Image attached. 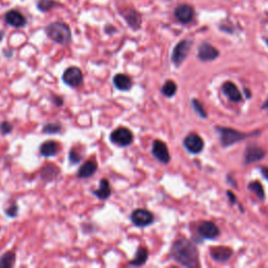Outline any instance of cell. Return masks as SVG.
<instances>
[{
    "label": "cell",
    "instance_id": "obj_1",
    "mask_svg": "<svg viewBox=\"0 0 268 268\" xmlns=\"http://www.w3.org/2000/svg\"><path fill=\"white\" fill-rule=\"evenodd\" d=\"M171 256L181 266L190 268L200 267L199 252L194 242L189 239H180L173 243Z\"/></svg>",
    "mask_w": 268,
    "mask_h": 268
},
{
    "label": "cell",
    "instance_id": "obj_2",
    "mask_svg": "<svg viewBox=\"0 0 268 268\" xmlns=\"http://www.w3.org/2000/svg\"><path fill=\"white\" fill-rule=\"evenodd\" d=\"M45 33L51 41L58 44L67 45L71 42V30L69 26L60 21L48 24L45 27Z\"/></svg>",
    "mask_w": 268,
    "mask_h": 268
},
{
    "label": "cell",
    "instance_id": "obj_3",
    "mask_svg": "<svg viewBox=\"0 0 268 268\" xmlns=\"http://www.w3.org/2000/svg\"><path fill=\"white\" fill-rule=\"evenodd\" d=\"M216 130L220 135V142L222 147L228 148L231 147L235 144H237L244 139L253 137V136H258L260 134L259 131L256 132H251V133H244L240 132L238 130L232 129V128H225V127H216Z\"/></svg>",
    "mask_w": 268,
    "mask_h": 268
},
{
    "label": "cell",
    "instance_id": "obj_4",
    "mask_svg": "<svg viewBox=\"0 0 268 268\" xmlns=\"http://www.w3.org/2000/svg\"><path fill=\"white\" fill-rule=\"evenodd\" d=\"M193 41L190 39H186L180 41L178 44L173 49L172 52V62L174 63L175 66H180L182 62H184L190 52V49L192 47Z\"/></svg>",
    "mask_w": 268,
    "mask_h": 268
},
{
    "label": "cell",
    "instance_id": "obj_5",
    "mask_svg": "<svg viewBox=\"0 0 268 268\" xmlns=\"http://www.w3.org/2000/svg\"><path fill=\"white\" fill-rule=\"evenodd\" d=\"M110 141L117 146L127 147L133 142V134L129 129H127L125 127H121L117 128L111 133Z\"/></svg>",
    "mask_w": 268,
    "mask_h": 268
},
{
    "label": "cell",
    "instance_id": "obj_6",
    "mask_svg": "<svg viewBox=\"0 0 268 268\" xmlns=\"http://www.w3.org/2000/svg\"><path fill=\"white\" fill-rule=\"evenodd\" d=\"M121 15L124 17L127 24L129 25L133 30L141 28L143 23L142 14L133 7H126L121 10Z\"/></svg>",
    "mask_w": 268,
    "mask_h": 268
},
{
    "label": "cell",
    "instance_id": "obj_7",
    "mask_svg": "<svg viewBox=\"0 0 268 268\" xmlns=\"http://www.w3.org/2000/svg\"><path fill=\"white\" fill-rule=\"evenodd\" d=\"M83 72L80 68L72 66L67 68L63 73L62 80L68 86L71 87H79L83 83Z\"/></svg>",
    "mask_w": 268,
    "mask_h": 268
},
{
    "label": "cell",
    "instance_id": "obj_8",
    "mask_svg": "<svg viewBox=\"0 0 268 268\" xmlns=\"http://www.w3.org/2000/svg\"><path fill=\"white\" fill-rule=\"evenodd\" d=\"M131 221L135 227L145 228L153 223L154 216L151 212L145 209H137L131 214Z\"/></svg>",
    "mask_w": 268,
    "mask_h": 268
},
{
    "label": "cell",
    "instance_id": "obj_9",
    "mask_svg": "<svg viewBox=\"0 0 268 268\" xmlns=\"http://www.w3.org/2000/svg\"><path fill=\"white\" fill-rule=\"evenodd\" d=\"M184 146L188 151L192 154H199L205 148V142L196 133H190L184 139Z\"/></svg>",
    "mask_w": 268,
    "mask_h": 268
},
{
    "label": "cell",
    "instance_id": "obj_10",
    "mask_svg": "<svg viewBox=\"0 0 268 268\" xmlns=\"http://www.w3.org/2000/svg\"><path fill=\"white\" fill-rule=\"evenodd\" d=\"M220 55V52L217 48L214 47L212 44L208 42H202L198 47L197 57L202 62H210L217 59Z\"/></svg>",
    "mask_w": 268,
    "mask_h": 268
},
{
    "label": "cell",
    "instance_id": "obj_11",
    "mask_svg": "<svg viewBox=\"0 0 268 268\" xmlns=\"http://www.w3.org/2000/svg\"><path fill=\"white\" fill-rule=\"evenodd\" d=\"M197 231H198V235L200 236V237H202L203 239H210V240L216 239L220 234V231H219L217 225L212 221L201 222L199 224Z\"/></svg>",
    "mask_w": 268,
    "mask_h": 268
},
{
    "label": "cell",
    "instance_id": "obj_12",
    "mask_svg": "<svg viewBox=\"0 0 268 268\" xmlns=\"http://www.w3.org/2000/svg\"><path fill=\"white\" fill-rule=\"evenodd\" d=\"M265 155L266 153L261 147L257 145H249L245 150L244 164L250 165L253 163L260 162V160H262L265 157Z\"/></svg>",
    "mask_w": 268,
    "mask_h": 268
},
{
    "label": "cell",
    "instance_id": "obj_13",
    "mask_svg": "<svg viewBox=\"0 0 268 268\" xmlns=\"http://www.w3.org/2000/svg\"><path fill=\"white\" fill-rule=\"evenodd\" d=\"M152 154L158 160V162H160L162 164L170 163L171 155L169 153L168 147L164 142L159 141V139L154 141L152 145Z\"/></svg>",
    "mask_w": 268,
    "mask_h": 268
},
{
    "label": "cell",
    "instance_id": "obj_14",
    "mask_svg": "<svg viewBox=\"0 0 268 268\" xmlns=\"http://www.w3.org/2000/svg\"><path fill=\"white\" fill-rule=\"evenodd\" d=\"M4 21L8 25L16 28L23 27L27 23L26 18L23 16L22 13H20L17 9L7 10L4 15Z\"/></svg>",
    "mask_w": 268,
    "mask_h": 268
},
{
    "label": "cell",
    "instance_id": "obj_15",
    "mask_svg": "<svg viewBox=\"0 0 268 268\" xmlns=\"http://www.w3.org/2000/svg\"><path fill=\"white\" fill-rule=\"evenodd\" d=\"M174 14L180 23L188 24L194 18V8L187 3L180 4L175 8Z\"/></svg>",
    "mask_w": 268,
    "mask_h": 268
},
{
    "label": "cell",
    "instance_id": "obj_16",
    "mask_svg": "<svg viewBox=\"0 0 268 268\" xmlns=\"http://www.w3.org/2000/svg\"><path fill=\"white\" fill-rule=\"evenodd\" d=\"M212 258L217 262H227L233 257V251L227 246H216L210 251Z\"/></svg>",
    "mask_w": 268,
    "mask_h": 268
},
{
    "label": "cell",
    "instance_id": "obj_17",
    "mask_svg": "<svg viewBox=\"0 0 268 268\" xmlns=\"http://www.w3.org/2000/svg\"><path fill=\"white\" fill-rule=\"evenodd\" d=\"M223 93L228 96L229 100L235 103H240L243 100V96L238 89V87L233 82H225L222 86Z\"/></svg>",
    "mask_w": 268,
    "mask_h": 268
},
{
    "label": "cell",
    "instance_id": "obj_18",
    "mask_svg": "<svg viewBox=\"0 0 268 268\" xmlns=\"http://www.w3.org/2000/svg\"><path fill=\"white\" fill-rule=\"evenodd\" d=\"M113 84L116 89L121 91H128L132 87V79L125 73H117L113 78Z\"/></svg>",
    "mask_w": 268,
    "mask_h": 268
},
{
    "label": "cell",
    "instance_id": "obj_19",
    "mask_svg": "<svg viewBox=\"0 0 268 268\" xmlns=\"http://www.w3.org/2000/svg\"><path fill=\"white\" fill-rule=\"evenodd\" d=\"M60 150V145L55 141H47L44 142L40 146V153L44 157H51L58 154Z\"/></svg>",
    "mask_w": 268,
    "mask_h": 268
},
{
    "label": "cell",
    "instance_id": "obj_20",
    "mask_svg": "<svg viewBox=\"0 0 268 268\" xmlns=\"http://www.w3.org/2000/svg\"><path fill=\"white\" fill-rule=\"evenodd\" d=\"M92 193H93V195H95L101 200L108 199L111 195V188H110V184H109L108 179H106V178L101 179L99 189L94 190Z\"/></svg>",
    "mask_w": 268,
    "mask_h": 268
},
{
    "label": "cell",
    "instance_id": "obj_21",
    "mask_svg": "<svg viewBox=\"0 0 268 268\" xmlns=\"http://www.w3.org/2000/svg\"><path fill=\"white\" fill-rule=\"evenodd\" d=\"M98 169V165H96L93 160H89L81 166V168L78 171V177L79 178H88L92 176Z\"/></svg>",
    "mask_w": 268,
    "mask_h": 268
},
{
    "label": "cell",
    "instance_id": "obj_22",
    "mask_svg": "<svg viewBox=\"0 0 268 268\" xmlns=\"http://www.w3.org/2000/svg\"><path fill=\"white\" fill-rule=\"evenodd\" d=\"M148 256H149V253L146 248H139L136 252L134 259L129 264L131 266H142L147 262Z\"/></svg>",
    "mask_w": 268,
    "mask_h": 268
},
{
    "label": "cell",
    "instance_id": "obj_23",
    "mask_svg": "<svg viewBox=\"0 0 268 268\" xmlns=\"http://www.w3.org/2000/svg\"><path fill=\"white\" fill-rule=\"evenodd\" d=\"M60 3L57 2L56 0H38L37 2V8L40 12L47 13L52 8H55L56 6H59Z\"/></svg>",
    "mask_w": 268,
    "mask_h": 268
},
{
    "label": "cell",
    "instance_id": "obj_24",
    "mask_svg": "<svg viewBox=\"0 0 268 268\" xmlns=\"http://www.w3.org/2000/svg\"><path fill=\"white\" fill-rule=\"evenodd\" d=\"M177 91V85L174 81L172 80H169L167 81L165 84H164V86L162 88V93L167 96V98H172V96L175 95Z\"/></svg>",
    "mask_w": 268,
    "mask_h": 268
},
{
    "label": "cell",
    "instance_id": "obj_25",
    "mask_svg": "<svg viewBox=\"0 0 268 268\" xmlns=\"http://www.w3.org/2000/svg\"><path fill=\"white\" fill-rule=\"evenodd\" d=\"M249 190L252 191L253 193L257 195L260 200H264L265 199V191L263 186L261 185V182L259 181H252L249 184Z\"/></svg>",
    "mask_w": 268,
    "mask_h": 268
},
{
    "label": "cell",
    "instance_id": "obj_26",
    "mask_svg": "<svg viewBox=\"0 0 268 268\" xmlns=\"http://www.w3.org/2000/svg\"><path fill=\"white\" fill-rule=\"evenodd\" d=\"M15 253L14 252H7L6 254L0 257V267L9 268L15 264Z\"/></svg>",
    "mask_w": 268,
    "mask_h": 268
},
{
    "label": "cell",
    "instance_id": "obj_27",
    "mask_svg": "<svg viewBox=\"0 0 268 268\" xmlns=\"http://www.w3.org/2000/svg\"><path fill=\"white\" fill-rule=\"evenodd\" d=\"M191 103H192L193 109L195 110V112H196L200 117H202V119H207V117H208V113L206 112L205 108H203L202 104H201L198 100H196V99H193Z\"/></svg>",
    "mask_w": 268,
    "mask_h": 268
},
{
    "label": "cell",
    "instance_id": "obj_28",
    "mask_svg": "<svg viewBox=\"0 0 268 268\" xmlns=\"http://www.w3.org/2000/svg\"><path fill=\"white\" fill-rule=\"evenodd\" d=\"M61 130H62V128H61L60 124H57V123L56 124L49 123L43 127V132L47 133V134H56V133L61 132Z\"/></svg>",
    "mask_w": 268,
    "mask_h": 268
},
{
    "label": "cell",
    "instance_id": "obj_29",
    "mask_svg": "<svg viewBox=\"0 0 268 268\" xmlns=\"http://www.w3.org/2000/svg\"><path fill=\"white\" fill-rule=\"evenodd\" d=\"M81 160H82V155L80 154V152L77 151V150L74 148H72L70 150V152H69V162H70V164L77 165V164H79L81 162Z\"/></svg>",
    "mask_w": 268,
    "mask_h": 268
},
{
    "label": "cell",
    "instance_id": "obj_30",
    "mask_svg": "<svg viewBox=\"0 0 268 268\" xmlns=\"http://www.w3.org/2000/svg\"><path fill=\"white\" fill-rule=\"evenodd\" d=\"M56 166H52V165H47L43 168V170H42V178L43 179H51L53 177H56L57 174L55 173H50V171L55 168Z\"/></svg>",
    "mask_w": 268,
    "mask_h": 268
},
{
    "label": "cell",
    "instance_id": "obj_31",
    "mask_svg": "<svg viewBox=\"0 0 268 268\" xmlns=\"http://www.w3.org/2000/svg\"><path fill=\"white\" fill-rule=\"evenodd\" d=\"M12 130H13V126L8 122H2L1 124H0V131H1L2 134H8Z\"/></svg>",
    "mask_w": 268,
    "mask_h": 268
},
{
    "label": "cell",
    "instance_id": "obj_32",
    "mask_svg": "<svg viewBox=\"0 0 268 268\" xmlns=\"http://www.w3.org/2000/svg\"><path fill=\"white\" fill-rule=\"evenodd\" d=\"M5 213H6V215H7L8 217H12V218L16 217V216H17V214H18V207H17L16 203H13V205L10 206V207L6 210Z\"/></svg>",
    "mask_w": 268,
    "mask_h": 268
},
{
    "label": "cell",
    "instance_id": "obj_33",
    "mask_svg": "<svg viewBox=\"0 0 268 268\" xmlns=\"http://www.w3.org/2000/svg\"><path fill=\"white\" fill-rule=\"evenodd\" d=\"M51 100H52V103L55 104L56 106H62L63 105V99L60 98V96H58V95H52Z\"/></svg>",
    "mask_w": 268,
    "mask_h": 268
},
{
    "label": "cell",
    "instance_id": "obj_34",
    "mask_svg": "<svg viewBox=\"0 0 268 268\" xmlns=\"http://www.w3.org/2000/svg\"><path fill=\"white\" fill-rule=\"evenodd\" d=\"M227 195H228V197H229V199H230L232 205H235V203L237 202V198H236V196L233 194V193L231 191H228L227 192Z\"/></svg>",
    "mask_w": 268,
    "mask_h": 268
},
{
    "label": "cell",
    "instance_id": "obj_35",
    "mask_svg": "<svg viewBox=\"0 0 268 268\" xmlns=\"http://www.w3.org/2000/svg\"><path fill=\"white\" fill-rule=\"evenodd\" d=\"M105 31H106L107 34H112V33H114V31H115V27L112 26V25H107L105 27Z\"/></svg>",
    "mask_w": 268,
    "mask_h": 268
},
{
    "label": "cell",
    "instance_id": "obj_36",
    "mask_svg": "<svg viewBox=\"0 0 268 268\" xmlns=\"http://www.w3.org/2000/svg\"><path fill=\"white\" fill-rule=\"evenodd\" d=\"M261 173H262L263 177H264L266 180H268V168H266V167H262V168H261Z\"/></svg>",
    "mask_w": 268,
    "mask_h": 268
},
{
    "label": "cell",
    "instance_id": "obj_37",
    "mask_svg": "<svg viewBox=\"0 0 268 268\" xmlns=\"http://www.w3.org/2000/svg\"><path fill=\"white\" fill-rule=\"evenodd\" d=\"M262 108H263V109H265V110H268V99H267V100H266V102L263 104Z\"/></svg>",
    "mask_w": 268,
    "mask_h": 268
},
{
    "label": "cell",
    "instance_id": "obj_38",
    "mask_svg": "<svg viewBox=\"0 0 268 268\" xmlns=\"http://www.w3.org/2000/svg\"><path fill=\"white\" fill-rule=\"evenodd\" d=\"M3 36H4V34H3V31H2V30H0V42H1V41H2V39H3Z\"/></svg>",
    "mask_w": 268,
    "mask_h": 268
},
{
    "label": "cell",
    "instance_id": "obj_39",
    "mask_svg": "<svg viewBox=\"0 0 268 268\" xmlns=\"http://www.w3.org/2000/svg\"><path fill=\"white\" fill-rule=\"evenodd\" d=\"M267 45H268V40H267Z\"/></svg>",
    "mask_w": 268,
    "mask_h": 268
}]
</instances>
